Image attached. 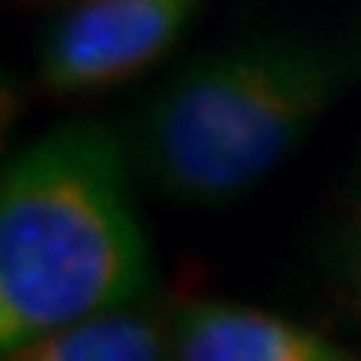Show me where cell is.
Returning <instances> with one entry per match:
<instances>
[{
	"label": "cell",
	"mask_w": 361,
	"mask_h": 361,
	"mask_svg": "<svg viewBox=\"0 0 361 361\" xmlns=\"http://www.w3.org/2000/svg\"><path fill=\"white\" fill-rule=\"evenodd\" d=\"M357 78L361 19L207 52L147 104L140 166L177 203L225 207L281 166Z\"/></svg>",
	"instance_id": "cell-1"
},
{
	"label": "cell",
	"mask_w": 361,
	"mask_h": 361,
	"mask_svg": "<svg viewBox=\"0 0 361 361\" xmlns=\"http://www.w3.org/2000/svg\"><path fill=\"white\" fill-rule=\"evenodd\" d=\"M147 281L118 137L74 122L30 140L0 185V350L129 306Z\"/></svg>",
	"instance_id": "cell-2"
},
{
	"label": "cell",
	"mask_w": 361,
	"mask_h": 361,
	"mask_svg": "<svg viewBox=\"0 0 361 361\" xmlns=\"http://www.w3.org/2000/svg\"><path fill=\"white\" fill-rule=\"evenodd\" d=\"M203 4L207 0H81L41 41V81L63 96L122 85L166 56Z\"/></svg>",
	"instance_id": "cell-3"
},
{
	"label": "cell",
	"mask_w": 361,
	"mask_h": 361,
	"mask_svg": "<svg viewBox=\"0 0 361 361\" xmlns=\"http://www.w3.org/2000/svg\"><path fill=\"white\" fill-rule=\"evenodd\" d=\"M170 361H357L321 332L236 302H188L173 317Z\"/></svg>",
	"instance_id": "cell-4"
},
{
	"label": "cell",
	"mask_w": 361,
	"mask_h": 361,
	"mask_svg": "<svg viewBox=\"0 0 361 361\" xmlns=\"http://www.w3.org/2000/svg\"><path fill=\"white\" fill-rule=\"evenodd\" d=\"M170 339L173 321L118 306L26 339L4 350V361H170Z\"/></svg>",
	"instance_id": "cell-5"
},
{
	"label": "cell",
	"mask_w": 361,
	"mask_h": 361,
	"mask_svg": "<svg viewBox=\"0 0 361 361\" xmlns=\"http://www.w3.org/2000/svg\"><path fill=\"white\" fill-rule=\"evenodd\" d=\"M328 276H332L336 302L361 328V170L343 195L336 228L328 236Z\"/></svg>",
	"instance_id": "cell-6"
}]
</instances>
